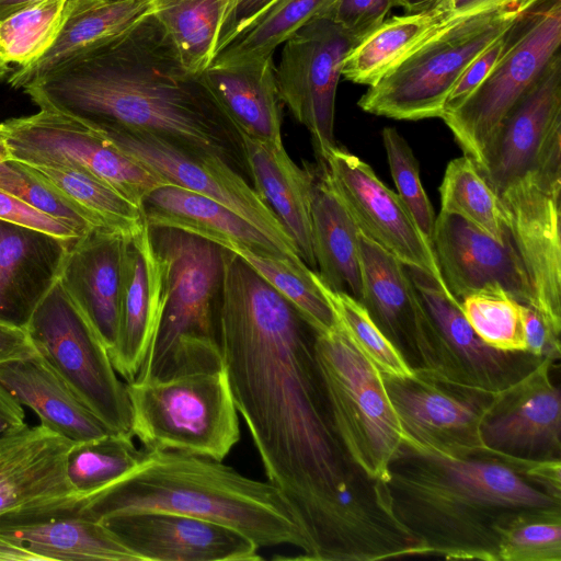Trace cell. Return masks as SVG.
<instances>
[{
  "mask_svg": "<svg viewBox=\"0 0 561 561\" xmlns=\"http://www.w3.org/2000/svg\"><path fill=\"white\" fill-rule=\"evenodd\" d=\"M382 141L397 194L405 204L422 234L433 245L434 209L421 182L419 161L396 128L385 127Z\"/></svg>",
  "mask_w": 561,
  "mask_h": 561,
  "instance_id": "ee69618b",
  "label": "cell"
},
{
  "mask_svg": "<svg viewBox=\"0 0 561 561\" xmlns=\"http://www.w3.org/2000/svg\"><path fill=\"white\" fill-rule=\"evenodd\" d=\"M22 90L41 110L92 129L152 133L217 156L250 179L241 134L152 15Z\"/></svg>",
  "mask_w": 561,
  "mask_h": 561,
  "instance_id": "7a4b0ae2",
  "label": "cell"
},
{
  "mask_svg": "<svg viewBox=\"0 0 561 561\" xmlns=\"http://www.w3.org/2000/svg\"><path fill=\"white\" fill-rule=\"evenodd\" d=\"M504 51L505 32L465 68L446 99L443 114L455 111L463 103L486 78Z\"/></svg>",
  "mask_w": 561,
  "mask_h": 561,
  "instance_id": "7dc6e473",
  "label": "cell"
},
{
  "mask_svg": "<svg viewBox=\"0 0 561 561\" xmlns=\"http://www.w3.org/2000/svg\"><path fill=\"white\" fill-rule=\"evenodd\" d=\"M3 136V124L0 123V138H2Z\"/></svg>",
  "mask_w": 561,
  "mask_h": 561,
  "instance_id": "94428289",
  "label": "cell"
},
{
  "mask_svg": "<svg viewBox=\"0 0 561 561\" xmlns=\"http://www.w3.org/2000/svg\"><path fill=\"white\" fill-rule=\"evenodd\" d=\"M126 237L92 228L72 242L58 278L108 353L118 332Z\"/></svg>",
  "mask_w": 561,
  "mask_h": 561,
  "instance_id": "cb8c5ba5",
  "label": "cell"
},
{
  "mask_svg": "<svg viewBox=\"0 0 561 561\" xmlns=\"http://www.w3.org/2000/svg\"><path fill=\"white\" fill-rule=\"evenodd\" d=\"M273 1L274 0H237L230 19L228 34L225 41L233 33L242 28L248 22H250Z\"/></svg>",
  "mask_w": 561,
  "mask_h": 561,
  "instance_id": "db71d44e",
  "label": "cell"
},
{
  "mask_svg": "<svg viewBox=\"0 0 561 561\" xmlns=\"http://www.w3.org/2000/svg\"><path fill=\"white\" fill-rule=\"evenodd\" d=\"M0 219L47 232L61 239L79 236L65 224L28 206L14 195L0 188Z\"/></svg>",
  "mask_w": 561,
  "mask_h": 561,
  "instance_id": "c3c4849f",
  "label": "cell"
},
{
  "mask_svg": "<svg viewBox=\"0 0 561 561\" xmlns=\"http://www.w3.org/2000/svg\"><path fill=\"white\" fill-rule=\"evenodd\" d=\"M253 188L276 215L305 264L317 267L311 231L309 165L300 168L284 145L241 135Z\"/></svg>",
  "mask_w": 561,
  "mask_h": 561,
  "instance_id": "484cf974",
  "label": "cell"
},
{
  "mask_svg": "<svg viewBox=\"0 0 561 561\" xmlns=\"http://www.w3.org/2000/svg\"><path fill=\"white\" fill-rule=\"evenodd\" d=\"M523 329L526 352L552 362L560 358V334L554 332L534 307H523Z\"/></svg>",
  "mask_w": 561,
  "mask_h": 561,
  "instance_id": "681fc988",
  "label": "cell"
},
{
  "mask_svg": "<svg viewBox=\"0 0 561 561\" xmlns=\"http://www.w3.org/2000/svg\"><path fill=\"white\" fill-rule=\"evenodd\" d=\"M9 159H10L9 151H8V148L5 146V142H4L3 136H2V138H0V162L9 160Z\"/></svg>",
  "mask_w": 561,
  "mask_h": 561,
  "instance_id": "91938a15",
  "label": "cell"
},
{
  "mask_svg": "<svg viewBox=\"0 0 561 561\" xmlns=\"http://www.w3.org/2000/svg\"><path fill=\"white\" fill-rule=\"evenodd\" d=\"M44 561V559L33 552L27 546L20 541L12 540L0 535V561Z\"/></svg>",
  "mask_w": 561,
  "mask_h": 561,
  "instance_id": "11a10c76",
  "label": "cell"
},
{
  "mask_svg": "<svg viewBox=\"0 0 561 561\" xmlns=\"http://www.w3.org/2000/svg\"><path fill=\"white\" fill-rule=\"evenodd\" d=\"M76 239H61L0 219L1 322L24 328L36 306L59 278Z\"/></svg>",
  "mask_w": 561,
  "mask_h": 561,
  "instance_id": "d4e9b609",
  "label": "cell"
},
{
  "mask_svg": "<svg viewBox=\"0 0 561 561\" xmlns=\"http://www.w3.org/2000/svg\"><path fill=\"white\" fill-rule=\"evenodd\" d=\"M530 5H504L450 18L369 87L358 106L394 119L440 117L465 68Z\"/></svg>",
  "mask_w": 561,
  "mask_h": 561,
  "instance_id": "8992f818",
  "label": "cell"
},
{
  "mask_svg": "<svg viewBox=\"0 0 561 561\" xmlns=\"http://www.w3.org/2000/svg\"><path fill=\"white\" fill-rule=\"evenodd\" d=\"M543 358L496 392L481 422L480 453L527 460L560 459L561 394Z\"/></svg>",
  "mask_w": 561,
  "mask_h": 561,
  "instance_id": "ac0fdd59",
  "label": "cell"
},
{
  "mask_svg": "<svg viewBox=\"0 0 561 561\" xmlns=\"http://www.w3.org/2000/svg\"><path fill=\"white\" fill-rule=\"evenodd\" d=\"M362 38L316 16L289 37L275 66L279 100L310 133L318 161L334 147L335 95L344 59Z\"/></svg>",
  "mask_w": 561,
  "mask_h": 561,
  "instance_id": "5bb4252c",
  "label": "cell"
},
{
  "mask_svg": "<svg viewBox=\"0 0 561 561\" xmlns=\"http://www.w3.org/2000/svg\"><path fill=\"white\" fill-rule=\"evenodd\" d=\"M423 308L414 339L416 367L454 383L496 393L543 358L503 352L484 343L465 318L459 301L425 273L409 268Z\"/></svg>",
  "mask_w": 561,
  "mask_h": 561,
  "instance_id": "8fae6325",
  "label": "cell"
},
{
  "mask_svg": "<svg viewBox=\"0 0 561 561\" xmlns=\"http://www.w3.org/2000/svg\"><path fill=\"white\" fill-rule=\"evenodd\" d=\"M93 130L169 185L195 192L228 207L268 237L288 259L306 265L273 210L248 180L219 157L148 131L121 127Z\"/></svg>",
  "mask_w": 561,
  "mask_h": 561,
  "instance_id": "7c38bea8",
  "label": "cell"
},
{
  "mask_svg": "<svg viewBox=\"0 0 561 561\" xmlns=\"http://www.w3.org/2000/svg\"><path fill=\"white\" fill-rule=\"evenodd\" d=\"M150 232L163 268L165 298L134 381H163L222 368L218 301L224 249L176 228L150 227Z\"/></svg>",
  "mask_w": 561,
  "mask_h": 561,
  "instance_id": "5b68a950",
  "label": "cell"
},
{
  "mask_svg": "<svg viewBox=\"0 0 561 561\" xmlns=\"http://www.w3.org/2000/svg\"><path fill=\"white\" fill-rule=\"evenodd\" d=\"M23 405L0 385V435L25 423Z\"/></svg>",
  "mask_w": 561,
  "mask_h": 561,
  "instance_id": "f5cc1de1",
  "label": "cell"
},
{
  "mask_svg": "<svg viewBox=\"0 0 561 561\" xmlns=\"http://www.w3.org/2000/svg\"><path fill=\"white\" fill-rule=\"evenodd\" d=\"M131 512H169L231 527L259 548L290 545L301 553L306 541L279 490L243 476L207 456L175 449L146 448L127 474L79 496L78 513L93 520Z\"/></svg>",
  "mask_w": 561,
  "mask_h": 561,
  "instance_id": "277c9868",
  "label": "cell"
},
{
  "mask_svg": "<svg viewBox=\"0 0 561 561\" xmlns=\"http://www.w3.org/2000/svg\"><path fill=\"white\" fill-rule=\"evenodd\" d=\"M433 250L447 288L459 302L480 289L500 286L533 307L528 280L510 237L497 240L466 219L440 211L435 218Z\"/></svg>",
  "mask_w": 561,
  "mask_h": 561,
  "instance_id": "ffe728a7",
  "label": "cell"
},
{
  "mask_svg": "<svg viewBox=\"0 0 561 561\" xmlns=\"http://www.w3.org/2000/svg\"><path fill=\"white\" fill-rule=\"evenodd\" d=\"M560 44L561 0H557L505 49L463 103L442 115L463 153L476 163L508 112L560 53Z\"/></svg>",
  "mask_w": 561,
  "mask_h": 561,
  "instance_id": "9a60e30c",
  "label": "cell"
},
{
  "mask_svg": "<svg viewBox=\"0 0 561 561\" xmlns=\"http://www.w3.org/2000/svg\"><path fill=\"white\" fill-rule=\"evenodd\" d=\"M131 431L144 447L224 460L240 440L225 367L163 381L126 382Z\"/></svg>",
  "mask_w": 561,
  "mask_h": 561,
  "instance_id": "ba28073f",
  "label": "cell"
},
{
  "mask_svg": "<svg viewBox=\"0 0 561 561\" xmlns=\"http://www.w3.org/2000/svg\"><path fill=\"white\" fill-rule=\"evenodd\" d=\"M322 162L359 231L404 266L425 273L450 294L433 245L422 234L399 195L379 180L371 167L337 146Z\"/></svg>",
  "mask_w": 561,
  "mask_h": 561,
  "instance_id": "e0dca14e",
  "label": "cell"
},
{
  "mask_svg": "<svg viewBox=\"0 0 561 561\" xmlns=\"http://www.w3.org/2000/svg\"><path fill=\"white\" fill-rule=\"evenodd\" d=\"M69 11V0H42L0 21V54L24 67L54 44Z\"/></svg>",
  "mask_w": 561,
  "mask_h": 561,
  "instance_id": "ab89813d",
  "label": "cell"
},
{
  "mask_svg": "<svg viewBox=\"0 0 561 561\" xmlns=\"http://www.w3.org/2000/svg\"><path fill=\"white\" fill-rule=\"evenodd\" d=\"M213 242L237 254L285 297L316 333H328L337 325L332 307L312 278L313 270L280 253L255 250L229 239Z\"/></svg>",
  "mask_w": 561,
  "mask_h": 561,
  "instance_id": "8d00e7d4",
  "label": "cell"
},
{
  "mask_svg": "<svg viewBox=\"0 0 561 561\" xmlns=\"http://www.w3.org/2000/svg\"><path fill=\"white\" fill-rule=\"evenodd\" d=\"M398 0H334L319 16H327L356 37L363 38L385 21Z\"/></svg>",
  "mask_w": 561,
  "mask_h": 561,
  "instance_id": "bcb514c9",
  "label": "cell"
},
{
  "mask_svg": "<svg viewBox=\"0 0 561 561\" xmlns=\"http://www.w3.org/2000/svg\"><path fill=\"white\" fill-rule=\"evenodd\" d=\"M78 495L0 516V535L44 561H140L100 522L78 513Z\"/></svg>",
  "mask_w": 561,
  "mask_h": 561,
  "instance_id": "7402d4cb",
  "label": "cell"
},
{
  "mask_svg": "<svg viewBox=\"0 0 561 561\" xmlns=\"http://www.w3.org/2000/svg\"><path fill=\"white\" fill-rule=\"evenodd\" d=\"M133 437L111 433L98 439L76 443L68 453L66 474L78 496L91 495L131 471L141 460Z\"/></svg>",
  "mask_w": 561,
  "mask_h": 561,
  "instance_id": "f35d334b",
  "label": "cell"
},
{
  "mask_svg": "<svg viewBox=\"0 0 561 561\" xmlns=\"http://www.w3.org/2000/svg\"><path fill=\"white\" fill-rule=\"evenodd\" d=\"M451 18L465 16L481 11L504 7H527L538 0H444Z\"/></svg>",
  "mask_w": 561,
  "mask_h": 561,
  "instance_id": "816d5d0a",
  "label": "cell"
},
{
  "mask_svg": "<svg viewBox=\"0 0 561 561\" xmlns=\"http://www.w3.org/2000/svg\"><path fill=\"white\" fill-rule=\"evenodd\" d=\"M19 163L98 228L130 236L145 221L142 210L137 205L91 173L56 164Z\"/></svg>",
  "mask_w": 561,
  "mask_h": 561,
  "instance_id": "e575fe53",
  "label": "cell"
},
{
  "mask_svg": "<svg viewBox=\"0 0 561 561\" xmlns=\"http://www.w3.org/2000/svg\"><path fill=\"white\" fill-rule=\"evenodd\" d=\"M141 210L150 227L176 228L210 241L229 239L285 255L268 237L228 207L175 185H161L151 191Z\"/></svg>",
  "mask_w": 561,
  "mask_h": 561,
  "instance_id": "1f68e13d",
  "label": "cell"
},
{
  "mask_svg": "<svg viewBox=\"0 0 561 561\" xmlns=\"http://www.w3.org/2000/svg\"><path fill=\"white\" fill-rule=\"evenodd\" d=\"M460 308L479 337L503 352H526L523 307L500 286H489L461 299Z\"/></svg>",
  "mask_w": 561,
  "mask_h": 561,
  "instance_id": "60d3db41",
  "label": "cell"
},
{
  "mask_svg": "<svg viewBox=\"0 0 561 561\" xmlns=\"http://www.w3.org/2000/svg\"><path fill=\"white\" fill-rule=\"evenodd\" d=\"M358 247L360 304L404 358L416 359L414 337L423 309L408 267L360 231Z\"/></svg>",
  "mask_w": 561,
  "mask_h": 561,
  "instance_id": "83f0119b",
  "label": "cell"
},
{
  "mask_svg": "<svg viewBox=\"0 0 561 561\" xmlns=\"http://www.w3.org/2000/svg\"><path fill=\"white\" fill-rule=\"evenodd\" d=\"M10 64L0 54V81L11 72Z\"/></svg>",
  "mask_w": 561,
  "mask_h": 561,
  "instance_id": "680465c9",
  "label": "cell"
},
{
  "mask_svg": "<svg viewBox=\"0 0 561 561\" xmlns=\"http://www.w3.org/2000/svg\"><path fill=\"white\" fill-rule=\"evenodd\" d=\"M387 486L397 519L423 556L497 561L505 529L522 515L561 511L557 499L500 459L465 458L403 444L389 466Z\"/></svg>",
  "mask_w": 561,
  "mask_h": 561,
  "instance_id": "3957f363",
  "label": "cell"
},
{
  "mask_svg": "<svg viewBox=\"0 0 561 561\" xmlns=\"http://www.w3.org/2000/svg\"><path fill=\"white\" fill-rule=\"evenodd\" d=\"M450 18L445 1L439 0L430 9L385 20L350 51L342 76L357 84L374 85Z\"/></svg>",
  "mask_w": 561,
  "mask_h": 561,
  "instance_id": "d6a6232c",
  "label": "cell"
},
{
  "mask_svg": "<svg viewBox=\"0 0 561 561\" xmlns=\"http://www.w3.org/2000/svg\"><path fill=\"white\" fill-rule=\"evenodd\" d=\"M523 264L533 307L561 333V138L529 168L491 187Z\"/></svg>",
  "mask_w": 561,
  "mask_h": 561,
  "instance_id": "9c48e42d",
  "label": "cell"
},
{
  "mask_svg": "<svg viewBox=\"0 0 561 561\" xmlns=\"http://www.w3.org/2000/svg\"><path fill=\"white\" fill-rule=\"evenodd\" d=\"M311 185V231L313 254L322 282L360 302L363 279L359 260V229L335 190L322 161L309 165Z\"/></svg>",
  "mask_w": 561,
  "mask_h": 561,
  "instance_id": "4316f807",
  "label": "cell"
},
{
  "mask_svg": "<svg viewBox=\"0 0 561 561\" xmlns=\"http://www.w3.org/2000/svg\"><path fill=\"white\" fill-rule=\"evenodd\" d=\"M312 278L332 307L341 327L382 375L401 378L413 375V367L380 331L360 302L344 291L328 287L316 271H312Z\"/></svg>",
  "mask_w": 561,
  "mask_h": 561,
  "instance_id": "b9f144b4",
  "label": "cell"
},
{
  "mask_svg": "<svg viewBox=\"0 0 561 561\" xmlns=\"http://www.w3.org/2000/svg\"><path fill=\"white\" fill-rule=\"evenodd\" d=\"M164 298L162 264L145 220L125 240L118 332L108 353L126 382L134 381L141 367L158 330Z\"/></svg>",
  "mask_w": 561,
  "mask_h": 561,
  "instance_id": "44dd1931",
  "label": "cell"
},
{
  "mask_svg": "<svg viewBox=\"0 0 561 561\" xmlns=\"http://www.w3.org/2000/svg\"><path fill=\"white\" fill-rule=\"evenodd\" d=\"M439 0H398V5L402 7L407 13H415L430 9Z\"/></svg>",
  "mask_w": 561,
  "mask_h": 561,
  "instance_id": "6f0895ef",
  "label": "cell"
},
{
  "mask_svg": "<svg viewBox=\"0 0 561 561\" xmlns=\"http://www.w3.org/2000/svg\"><path fill=\"white\" fill-rule=\"evenodd\" d=\"M497 561H561V511L516 518L501 537Z\"/></svg>",
  "mask_w": 561,
  "mask_h": 561,
  "instance_id": "7bdbcfd3",
  "label": "cell"
},
{
  "mask_svg": "<svg viewBox=\"0 0 561 561\" xmlns=\"http://www.w3.org/2000/svg\"><path fill=\"white\" fill-rule=\"evenodd\" d=\"M146 0H69V11L49 49L27 66L11 71L8 82L22 90L64 62L122 35L151 15Z\"/></svg>",
  "mask_w": 561,
  "mask_h": 561,
  "instance_id": "f546056e",
  "label": "cell"
},
{
  "mask_svg": "<svg viewBox=\"0 0 561 561\" xmlns=\"http://www.w3.org/2000/svg\"><path fill=\"white\" fill-rule=\"evenodd\" d=\"M0 385L55 433L82 443L111 431L68 388L48 363L36 354L0 365Z\"/></svg>",
  "mask_w": 561,
  "mask_h": 561,
  "instance_id": "f1b7e54d",
  "label": "cell"
},
{
  "mask_svg": "<svg viewBox=\"0 0 561 561\" xmlns=\"http://www.w3.org/2000/svg\"><path fill=\"white\" fill-rule=\"evenodd\" d=\"M42 0H0V21Z\"/></svg>",
  "mask_w": 561,
  "mask_h": 561,
  "instance_id": "9f6ffc18",
  "label": "cell"
},
{
  "mask_svg": "<svg viewBox=\"0 0 561 561\" xmlns=\"http://www.w3.org/2000/svg\"><path fill=\"white\" fill-rule=\"evenodd\" d=\"M102 523L140 561H256L259 547L211 520L169 512H131Z\"/></svg>",
  "mask_w": 561,
  "mask_h": 561,
  "instance_id": "d6986e66",
  "label": "cell"
},
{
  "mask_svg": "<svg viewBox=\"0 0 561 561\" xmlns=\"http://www.w3.org/2000/svg\"><path fill=\"white\" fill-rule=\"evenodd\" d=\"M314 355L332 421L353 463L370 480L387 483L389 466L404 444L383 375L337 325L314 335Z\"/></svg>",
  "mask_w": 561,
  "mask_h": 561,
  "instance_id": "52a82bcc",
  "label": "cell"
},
{
  "mask_svg": "<svg viewBox=\"0 0 561 561\" xmlns=\"http://www.w3.org/2000/svg\"><path fill=\"white\" fill-rule=\"evenodd\" d=\"M224 367L265 476L306 541L300 560L412 554L385 482L367 478L336 434L314 355L316 332L237 254L224 249L218 301Z\"/></svg>",
  "mask_w": 561,
  "mask_h": 561,
  "instance_id": "6da1fadb",
  "label": "cell"
},
{
  "mask_svg": "<svg viewBox=\"0 0 561 561\" xmlns=\"http://www.w3.org/2000/svg\"><path fill=\"white\" fill-rule=\"evenodd\" d=\"M38 354L24 328L0 321V365Z\"/></svg>",
  "mask_w": 561,
  "mask_h": 561,
  "instance_id": "f907efd6",
  "label": "cell"
},
{
  "mask_svg": "<svg viewBox=\"0 0 561 561\" xmlns=\"http://www.w3.org/2000/svg\"><path fill=\"white\" fill-rule=\"evenodd\" d=\"M38 354L73 394L114 433L133 436L126 383L59 279L24 325Z\"/></svg>",
  "mask_w": 561,
  "mask_h": 561,
  "instance_id": "30bf717a",
  "label": "cell"
},
{
  "mask_svg": "<svg viewBox=\"0 0 561 561\" xmlns=\"http://www.w3.org/2000/svg\"><path fill=\"white\" fill-rule=\"evenodd\" d=\"M413 369L404 378L383 375L404 445L451 458L479 454L481 422L495 393L454 383L423 367Z\"/></svg>",
  "mask_w": 561,
  "mask_h": 561,
  "instance_id": "2e32d148",
  "label": "cell"
},
{
  "mask_svg": "<svg viewBox=\"0 0 561 561\" xmlns=\"http://www.w3.org/2000/svg\"><path fill=\"white\" fill-rule=\"evenodd\" d=\"M439 194L442 213L457 215L497 240L508 238L499 199L470 157L448 163Z\"/></svg>",
  "mask_w": 561,
  "mask_h": 561,
  "instance_id": "74e56055",
  "label": "cell"
},
{
  "mask_svg": "<svg viewBox=\"0 0 561 561\" xmlns=\"http://www.w3.org/2000/svg\"><path fill=\"white\" fill-rule=\"evenodd\" d=\"M203 77L241 135L283 144L282 102L273 56L233 65H209Z\"/></svg>",
  "mask_w": 561,
  "mask_h": 561,
  "instance_id": "4dcf8cb0",
  "label": "cell"
},
{
  "mask_svg": "<svg viewBox=\"0 0 561 561\" xmlns=\"http://www.w3.org/2000/svg\"><path fill=\"white\" fill-rule=\"evenodd\" d=\"M0 188L71 228L79 237L95 227L81 211L14 160L0 162Z\"/></svg>",
  "mask_w": 561,
  "mask_h": 561,
  "instance_id": "f6af8a7d",
  "label": "cell"
},
{
  "mask_svg": "<svg viewBox=\"0 0 561 561\" xmlns=\"http://www.w3.org/2000/svg\"><path fill=\"white\" fill-rule=\"evenodd\" d=\"M76 443L43 424L0 435V516L76 495L66 460Z\"/></svg>",
  "mask_w": 561,
  "mask_h": 561,
  "instance_id": "603a6c76",
  "label": "cell"
},
{
  "mask_svg": "<svg viewBox=\"0 0 561 561\" xmlns=\"http://www.w3.org/2000/svg\"><path fill=\"white\" fill-rule=\"evenodd\" d=\"M2 124L3 140L11 160L85 171L111 185L140 209L151 191L169 185L102 135L62 114L39 108L35 114Z\"/></svg>",
  "mask_w": 561,
  "mask_h": 561,
  "instance_id": "4fadbf2b",
  "label": "cell"
},
{
  "mask_svg": "<svg viewBox=\"0 0 561 561\" xmlns=\"http://www.w3.org/2000/svg\"><path fill=\"white\" fill-rule=\"evenodd\" d=\"M334 0H274L217 49L210 65H233L273 56L299 28Z\"/></svg>",
  "mask_w": 561,
  "mask_h": 561,
  "instance_id": "d590c367",
  "label": "cell"
},
{
  "mask_svg": "<svg viewBox=\"0 0 561 561\" xmlns=\"http://www.w3.org/2000/svg\"><path fill=\"white\" fill-rule=\"evenodd\" d=\"M182 64L202 73L225 41L237 0H146Z\"/></svg>",
  "mask_w": 561,
  "mask_h": 561,
  "instance_id": "836d02e7",
  "label": "cell"
}]
</instances>
